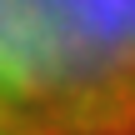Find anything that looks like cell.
Wrapping results in <instances>:
<instances>
[{"mask_svg":"<svg viewBox=\"0 0 135 135\" xmlns=\"http://www.w3.org/2000/svg\"><path fill=\"white\" fill-rule=\"evenodd\" d=\"M0 135H135V0H0Z\"/></svg>","mask_w":135,"mask_h":135,"instance_id":"6da1fadb","label":"cell"}]
</instances>
